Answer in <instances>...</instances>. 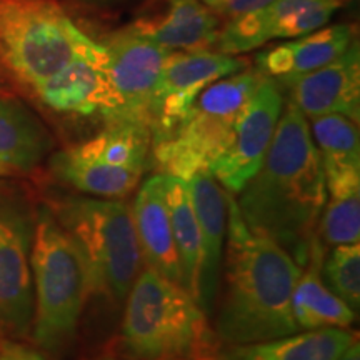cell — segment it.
<instances>
[{
  "label": "cell",
  "instance_id": "19",
  "mask_svg": "<svg viewBox=\"0 0 360 360\" xmlns=\"http://www.w3.org/2000/svg\"><path fill=\"white\" fill-rule=\"evenodd\" d=\"M53 150L40 117L15 97L0 96V165L12 175L32 174Z\"/></svg>",
  "mask_w": 360,
  "mask_h": 360
},
{
  "label": "cell",
  "instance_id": "24",
  "mask_svg": "<svg viewBox=\"0 0 360 360\" xmlns=\"http://www.w3.org/2000/svg\"><path fill=\"white\" fill-rule=\"evenodd\" d=\"M165 197H167L175 249H177L180 269H182L184 287L197 300L200 270V232L186 180L165 175Z\"/></svg>",
  "mask_w": 360,
  "mask_h": 360
},
{
  "label": "cell",
  "instance_id": "6",
  "mask_svg": "<svg viewBox=\"0 0 360 360\" xmlns=\"http://www.w3.org/2000/svg\"><path fill=\"white\" fill-rule=\"evenodd\" d=\"M264 79L257 69L247 67L202 90L180 122L152 142L150 165L182 180L209 172L231 143L238 117Z\"/></svg>",
  "mask_w": 360,
  "mask_h": 360
},
{
  "label": "cell",
  "instance_id": "34",
  "mask_svg": "<svg viewBox=\"0 0 360 360\" xmlns=\"http://www.w3.org/2000/svg\"><path fill=\"white\" fill-rule=\"evenodd\" d=\"M6 177H12V174L8 172L6 167H2V165H0V179H6Z\"/></svg>",
  "mask_w": 360,
  "mask_h": 360
},
{
  "label": "cell",
  "instance_id": "18",
  "mask_svg": "<svg viewBox=\"0 0 360 360\" xmlns=\"http://www.w3.org/2000/svg\"><path fill=\"white\" fill-rule=\"evenodd\" d=\"M355 40V29L347 24L322 27L297 40L278 44L255 56V69L265 77L285 85L300 75L330 64Z\"/></svg>",
  "mask_w": 360,
  "mask_h": 360
},
{
  "label": "cell",
  "instance_id": "11",
  "mask_svg": "<svg viewBox=\"0 0 360 360\" xmlns=\"http://www.w3.org/2000/svg\"><path fill=\"white\" fill-rule=\"evenodd\" d=\"M247 67V58L215 51L170 52L152 96L148 119L152 142L180 122L202 90Z\"/></svg>",
  "mask_w": 360,
  "mask_h": 360
},
{
  "label": "cell",
  "instance_id": "25",
  "mask_svg": "<svg viewBox=\"0 0 360 360\" xmlns=\"http://www.w3.org/2000/svg\"><path fill=\"white\" fill-rule=\"evenodd\" d=\"M309 125L326 180L360 172L359 122L340 114H328L310 119Z\"/></svg>",
  "mask_w": 360,
  "mask_h": 360
},
{
  "label": "cell",
  "instance_id": "30",
  "mask_svg": "<svg viewBox=\"0 0 360 360\" xmlns=\"http://www.w3.org/2000/svg\"><path fill=\"white\" fill-rule=\"evenodd\" d=\"M337 360H360V345H359V339L354 340L352 344L349 345L347 349L344 350V354L340 355Z\"/></svg>",
  "mask_w": 360,
  "mask_h": 360
},
{
  "label": "cell",
  "instance_id": "3",
  "mask_svg": "<svg viewBox=\"0 0 360 360\" xmlns=\"http://www.w3.org/2000/svg\"><path fill=\"white\" fill-rule=\"evenodd\" d=\"M114 355L127 360H202L214 357L219 339L209 317L186 289L154 270L130 287Z\"/></svg>",
  "mask_w": 360,
  "mask_h": 360
},
{
  "label": "cell",
  "instance_id": "33",
  "mask_svg": "<svg viewBox=\"0 0 360 360\" xmlns=\"http://www.w3.org/2000/svg\"><path fill=\"white\" fill-rule=\"evenodd\" d=\"M202 4H205L207 7H210V8H214L215 6H217V4L220 2V0H200Z\"/></svg>",
  "mask_w": 360,
  "mask_h": 360
},
{
  "label": "cell",
  "instance_id": "4",
  "mask_svg": "<svg viewBox=\"0 0 360 360\" xmlns=\"http://www.w3.org/2000/svg\"><path fill=\"white\" fill-rule=\"evenodd\" d=\"M32 277L34 322L29 339L49 359L60 360L77 339L92 278L82 250L44 202L37 205Z\"/></svg>",
  "mask_w": 360,
  "mask_h": 360
},
{
  "label": "cell",
  "instance_id": "28",
  "mask_svg": "<svg viewBox=\"0 0 360 360\" xmlns=\"http://www.w3.org/2000/svg\"><path fill=\"white\" fill-rule=\"evenodd\" d=\"M0 360H49V357L34 344L0 337Z\"/></svg>",
  "mask_w": 360,
  "mask_h": 360
},
{
  "label": "cell",
  "instance_id": "13",
  "mask_svg": "<svg viewBox=\"0 0 360 360\" xmlns=\"http://www.w3.org/2000/svg\"><path fill=\"white\" fill-rule=\"evenodd\" d=\"M282 87L289 89V102L307 119L340 114L360 119V49L359 40L335 60L321 69L300 75Z\"/></svg>",
  "mask_w": 360,
  "mask_h": 360
},
{
  "label": "cell",
  "instance_id": "1",
  "mask_svg": "<svg viewBox=\"0 0 360 360\" xmlns=\"http://www.w3.org/2000/svg\"><path fill=\"white\" fill-rule=\"evenodd\" d=\"M327 200L326 177L309 119L283 105L267 155L236 199L247 227L307 264Z\"/></svg>",
  "mask_w": 360,
  "mask_h": 360
},
{
  "label": "cell",
  "instance_id": "20",
  "mask_svg": "<svg viewBox=\"0 0 360 360\" xmlns=\"http://www.w3.org/2000/svg\"><path fill=\"white\" fill-rule=\"evenodd\" d=\"M326 247L315 236L307 264L304 265L292 294V314L299 330L339 327L347 328L354 323L357 312L327 287L322 277V260Z\"/></svg>",
  "mask_w": 360,
  "mask_h": 360
},
{
  "label": "cell",
  "instance_id": "23",
  "mask_svg": "<svg viewBox=\"0 0 360 360\" xmlns=\"http://www.w3.org/2000/svg\"><path fill=\"white\" fill-rule=\"evenodd\" d=\"M327 200L317 225L323 247L357 244L360 240V172L327 179Z\"/></svg>",
  "mask_w": 360,
  "mask_h": 360
},
{
  "label": "cell",
  "instance_id": "17",
  "mask_svg": "<svg viewBox=\"0 0 360 360\" xmlns=\"http://www.w3.org/2000/svg\"><path fill=\"white\" fill-rule=\"evenodd\" d=\"M130 209L142 262L147 269L186 289L165 197V175L157 172L148 177L137 191Z\"/></svg>",
  "mask_w": 360,
  "mask_h": 360
},
{
  "label": "cell",
  "instance_id": "10",
  "mask_svg": "<svg viewBox=\"0 0 360 360\" xmlns=\"http://www.w3.org/2000/svg\"><path fill=\"white\" fill-rule=\"evenodd\" d=\"M102 45L107 82L103 122H132L148 127L152 96L170 51L134 32L129 25L103 39Z\"/></svg>",
  "mask_w": 360,
  "mask_h": 360
},
{
  "label": "cell",
  "instance_id": "14",
  "mask_svg": "<svg viewBox=\"0 0 360 360\" xmlns=\"http://www.w3.org/2000/svg\"><path fill=\"white\" fill-rule=\"evenodd\" d=\"M129 27L170 52L210 51L220 19L200 0H150Z\"/></svg>",
  "mask_w": 360,
  "mask_h": 360
},
{
  "label": "cell",
  "instance_id": "22",
  "mask_svg": "<svg viewBox=\"0 0 360 360\" xmlns=\"http://www.w3.org/2000/svg\"><path fill=\"white\" fill-rule=\"evenodd\" d=\"M317 2L322 0H274L259 11L233 17L220 27L214 45L215 52L240 56L255 51L274 40V32L282 19Z\"/></svg>",
  "mask_w": 360,
  "mask_h": 360
},
{
  "label": "cell",
  "instance_id": "26",
  "mask_svg": "<svg viewBox=\"0 0 360 360\" xmlns=\"http://www.w3.org/2000/svg\"><path fill=\"white\" fill-rule=\"evenodd\" d=\"M322 277L327 287L357 312L360 305V244L335 245L323 255Z\"/></svg>",
  "mask_w": 360,
  "mask_h": 360
},
{
  "label": "cell",
  "instance_id": "35",
  "mask_svg": "<svg viewBox=\"0 0 360 360\" xmlns=\"http://www.w3.org/2000/svg\"><path fill=\"white\" fill-rule=\"evenodd\" d=\"M202 360H220V359H217V357H215V355H214V357H207V359H202Z\"/></svg>",
  "mask_w": 360,
  "mask_h": 360
},
{
  "label": "cell",
  "instance_id": "15",
  "mask_svg": "<svg viewBox=\"0 0 360 360\" xmlns=\"http://www.w3.org/2000/svg\"><path fill=\"white\" fill-rule=\"evenodd\" d=\"M186 182L200 232L197 304L207 317H212L220 287L224 237L227 233V192L209 172L193 174Z\"/></svg>",
  "mask_w": 360,
  "mask_h": 360
},
{
  "label": "cell",
  "instance_id": "16",
  "mask_svg": "<svg viewBox=\"0 0 360 360\" xmlns=\"http://www.w3.org/2000/svg\"><path fill=\"white\" fill-rule=\"evenodd\" d=\"M103 60L105 49L102 42H96L30 94L40 105L57 115L102 117L107 105Z\"/></svg>",
  "mask_w": 360,
  "mask_h": 360
},
{
  "label": "cell",
  "instance_id": "29",
  "mask_svg": "<svg viewBox=\"0 0 360 360\" xmlns=\"http://www.w3.org/2000/svg\"><path fill=\"white\" fill-rule=\"evenodd\" d=\"M272 2L274 0H220L212 11L217 13L219 19L231 20L233 17L259 11V8L269 6Z\"/></svg>",
  "mask_w": 360,
  "mask_h": 360
},
{
  "label": "cell",
  "instance_id": "27",
  "mask_svg": "<svg viewBox=\"0 0 360 360\" xmlns=\"http://www.w3.org/2000/svg\"><path fill=\"white\" fill-rule=\"evenodd\" d=\"M342 6V0H322L300 8L278 22L274 39H297L322 29L332 19L334 12Z\"/></svg>",
  "mask_w": 360,
  "mask_h": 360
},
{
  "label": "cell",
  "instance_id": "21",
  "mask_svg": "<svg viewBox=\"0 0 360 360\" xmlns=\"http://www.w3.org/2000/svg\"><path fill=\"white\" fill-rule=\"evenodd\" d=\"M354 340L357 334L349 328H315L255 344L231 345L220 360H337Z\"/></svg>",
  "mask_w": 360,
  "mask_h": 360
},
{
  "label": "cell",
  "instance_id": "5",
  "mask_svg": "<svg viewBox=\"0 0 360 360\" xmlns=\"http://www.w3.org/2000/svg\"><path fill=\"white\" fill-rule=\"evenodd\" d=\"M87 260L92 294L120 304L142 272V254L129 204L60 193L44 202Z\"/></svg>",
  "mask_w": 360,
  "mask_h": 360
},
{
  "label": "cell",
  "instance_id": "8",
  "mask_svg": "<svg viewBox=\"0 0 360 360\" xmlns=\"http://www.w3.org/2000/svg\"><path fill=\"white\" fill-rule=\"evenodd\" d=\"M152 132L132 122L105 124L87 141L53 152L49 172L57 182L90 197L122 199L150 167Z\"/></svg>",
  "mask_w": 360,
  "mask_h": 360
},
{
  "label": "cell",
  "instance_id": "12",
  "mask_svg": "<svg viewBox=\"0 0 360 360\" xmlns=\"http://www.w3.org/2000/svg\"><path fill=\"white\" fill-rule=\"evenodd\" d=\"M282 109L281 85L265 77L238 117L229 147L209 170L225 192L238 193L257 174L276 134Z\"/></svg>",
  "mask_w": 360,
  "mask_h": 360
},
{
  "label": "cell",
  "instance_id": "32",
  "mask_svg": "<svg viewBox=\"0 0 360 360\" xmlns=\"http://www.w3.org/2000/svg\"><path fill=\"white\" fill-rule=\"evenodd\" d=\"M89 360H127V359L117 357V355H114V354H109V355H98V357H94V359H89Z\"/></svg>",
  "mask_w": 360,
  "mask_h": 360
},
{
  "label": "cell",
  "instance_id": "7",
  "mask_svg": "<svg viewBox=\"0 0 360 360\" xmlns=\"http://www.w3.org/2000/svg\"><path fill=\"white\" fill-rule=\"evenodd\" d=\"M96 42L53 0H0V69L29 94Z\"/></svg>",
  "mask_w": 360,
  "mask_h": 360
},
{
  "label": "cell",
  "instance_id": "31",
  "mask_svg": "<svg viewBox=\"0 0 360 360\" xmlns=\"http://www.w3.org/2000/svg\"><path fill=\"white\" fill-rule=\"evenodd\" d=\"M80 2H84V4H90V6H97V7H101V6H112V4L119 2V0H80Z\"/></svg>",
  "mask_w": 360,
  "mask_h": 360
},
{
  "label": "cell",
  "instance_id": "9",
  "mask_svg": "<svg viewBox=\"0 0 360 360\" xmlns=\"http://www.w3.org/2000/svg\"><path fill=\"white\" fill-rule=\"evenodd\" d=\"M37 205L0 182V337L25 340L34 322L32 249Z\"/></svg>",
  "mask_w": 360,
  "mask_h": 360
},
{
  "label": "cell",
  "instance_id": "2",
  "mask_svg": "<svg viewBox=\"0 0 360 360\" xmlns=\"http://www.w3.org/2000/svg\"><path fill=\"white\" fill-rule=\"evenodd\" d=\"M227 250L214 332L219 342L245 345L297 334L292 294L302 269L270 238L247 227L227 192Z\"/></svg>",
  "mask_w": 360,
  "mask_h": 360
}]
</instances>
